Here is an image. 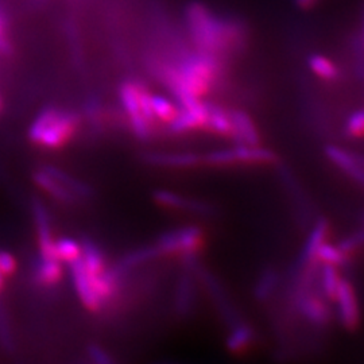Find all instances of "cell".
Returning a JSON list of instances; mask_svg holds the SVG:
<instances>
[{"mask_svg": "<svg viewBox=\"0 0 364 364\" xmlns=\"http://www.w3.org/2000/svg\"><path fill=\"white\" fill-rule=\"evenodd\" d=\"M81 126V117L57 107L43 108L28 127V141L46 150H61L70 144Z\"/></svg>", "mask_w": 364, "mask_h": 364, "instance_id": "obj_1", "label": "cell"}, {"mask_svg": "<svg viewBox=\"0 0 364 364\" xmlns=\"http://www.w3.org/2000/svg\"><path fill=\"white\" fill-rule=\"evenodd\" d=\"M186 19L200 52L216 55L218 53L227 50L236 41L234 28L216 19L208 9L200 3H193L188 7Z\"/></svg>", "mask_w": 364, "mask_h": 364, "instance_id": "obj_2", "label": "cell"}, {"mask_svg": "<svg viewBox=\"0 0 364 364\" xmlns=\"http://www.w3.org/2000/svg\"><path fill=\"white\" fill-rule=\"evenodd\" d=\"M205 236L200 227L188 225L169 231L158 237L154 247L159 257H181L182 259L197 257L204 247Z\"/></svg>", "mask_w": 364, "mask_h": 364, "instance_id": "obj_3", "label": "cell"}, {"mask_svg": "<svg viewBox=\"0 0 364 364\" xmlns=\"http://www.w3.org/2000/svg\"><path fill=\"white\" fill-rule=\"evenodd\" d=\"M141 82L126 81L119 90L120 103L129 120L131 131L138 139H149L154 129L147 123L141 105Z\"/></svg>", "mask_w": 364, "mask_h": 364, "instance_id": "obj_4", "label": "cell"}, {"mask_svg": "<svg viewBox=\"0 0 364 364\" xmlns=\"http://www.w3.org/2000/svg\"><path fill=\"white\" fill-rule=\"evenodd\" d=\"M338 306V320L347 331H356L360 326L362 312L355 287L348 279L341 278L335 297Z\"/></svg>", "mask_w": 364, "mask_h": 364, "instance_id": "obj_5", "label": "cell"}, {"mask_svg": "<svg viewBox=\"0 0 364 364\" xmlns=\"http://www.w3.org/2000/svg\"><path fill=\"white\" fill-rule=\"evenodd\" d=\"M72 282L76 290L80 302L82 306L91 313L102 312L105 309V304L99 297L96 289L93 287L91 275L85 269L82 260L78 259L69 264Z\"/></svg>", "mask_w": 364, "mask_h": 364, "instance_id": "obj_6", "label": "cell"}, {"mask_svg": "<svg viewBox=\"0 0 364 364\" xmlns=\"http://www.w3.org/2000/svg\"><path fill=\"white\" fill-rule=\"evenodd\" d=\"M209 105L203 99L196 100L193 103L181 105L177 117H174L168 127L173 134H186L191 131L205 130L208 119Z\"/></svg>", "mask_w": 364, "mask_h": 364, "instance_id": "obj_7", "label": "cell"}, {"mask_svg": "<svg viewBox=\"0 0 364 364\" xmlns=\"http://www.w3.org/2000/svg\"><path fill=\"white\" fill-rule=\"evenodd\" d=\"M33 218H34L36 231H37L39 258L55 259L54 257L55 237L53 234L50 213L46 208V205L38 198L33 200Z\"/></svg>", "mask_w": 364, "mask_h": 364, "instance_id": "obj_8", "label": "cell"}, {"mask_svg": "<svg viewBox=\"0 0 364 364\" xmlns=\"http://www.w3.org/2000/svg\"><path fill=\"white\" fill-rule=\"evenodd\" d=\"M33 181L38 186L42 192L50 196L53 200L63 204H76L80 203L77 197L73 195L65 185L57 180L49 170L45 168L36 170L33 173Z\"/></svg>", "mask_w": 364, "mask_h": 364, "instance_id": "obj_9", "label": "cell"}, {"mask_svg": "<svg viewBox=\"0 0 364 364\" xmlns=\"http://www.w3.org/2000/svg\"><path fill=\"white\" fill-rule=\"evenodd\" d=\"M153 198L156 205L171 210H186V212H195L198 215H205L210 212V205L207 203H201L198 200L186 198L183 196L178 195L176 192L166 191V189H158L153 193Z\"/></svg>", "mask_w": 364, "mask_h": 364, "instance_id": "obj_10", "label": "cell"}, {"mask_svg": "<svg viewBox=\"0 0 364 364\" xmlns=\"http://www.w3.org/2000/svg\"><path fill=\"white\" fill-rule=\"evenodd\" d=\"M144 159L149 165L171 169L195 168L201 164V156L193 153H147Z\"/></svg>", "mask_w": 364, "mask_h": 364, "instance_id": "obj_11", "label": "cell"}, {"mask_svg": "<svg viewBox=\"0 0 364 364\" xmlns=\"http://www.w3.org/2000/svg\"><path fill=\"white\" fill-rule=\"evenodd\" d=\"M232 126H234V138L237 144L255 146L260 144L259 131L257 129L255 122L248 115L246 111L234 109L230 111Z\"/></svg>", "mask_w": 364, "mask_h": 364, "instance_id": "obj_12", "label": "cell"}, {"mask_svg": "<svg viewBox=\"0 0 364 364\" xmlns=\"http://www.w3.org/2000/svg\"><path fill=\"white\" fill-rule=\"evenodd\" d=\"M33 277L39 287L49 289L57 287L64 277V263L50 258H39Z\"/></svg>", "mask_w": 364, "mask_h": 364, "instance_id": "obj_13", "label": "cell"}, {"mask_svg": "<svg viewBox=\"0 0 364 364\" xmlns=\"http://www.w3.org/2000/svg\"><path fill=\"white\" fill-rule=\"evenodd\" d=\"M236 164L246 165H270L277 161L275 153L262 147L260 144L248 146V144H237L234 149Z\"/></svg>", "mask_w": 364, "mask_h": 364, "instance_id": "obj_14", "label": "cell"}, {"mask_svg": "<svg viewBox=\"0 0 364 364\" xmlns=\"http://www.w3.org/2000/svg\"><path fill=\"white\" fill-rule=\"evenodd\" d=\"M205 130L220 138H234V126L231 114L219 105H209L208 119Z\"/></svg>", "mask_w": 364, "mask_h": 364, "instance_id": "obj_15", "label": "cell"}, {"mask_svg": "<svg viewBox=\"0 0 364 364\" xmlns=\"http://www.w3.org/2000/svg\"><path fill=\"white\" fill-rule=\"evenodd\" d=\"M299 311L314 326H326L329 321V309L326 302L316 296H304L299 299Z\"/></svg>", "mask_w": 364, "mask_h": 364, "instance_id": "obj_16", "label": "cell"}, {"mask_svg": "<svg viewBox=\"0 0 364 364\" xmlns=\"http://www.w3.org/2000/svg\"><path fill=\"white\" fill-rule=\"evenodd\" d=\"M196 290L193 279L189 274H183L176 289L174 308L180 316H186L195 305Z\"/></svg>", "mask_w": 364, "mask_h": 364, "instance_id": "obj_17", "label": "cell"}, {"mask_svg": "<svg viewBox=\"0 0 364 364\" xmlns=\"http://www.w3.org/2000/svg\"><path fill=\"white\" fill-rule=\"evenodd\" d=\"M329 232V225L324 219L317 221V224L313 227L311 234L308 236V240L305 243L304 247V260L306 262V264H313L316 263V255L318 248L321 247V245L326 242V236Z\"/></svg>", "mask_w": 364, "mask_h": 364, "instance_id": "obj_18", "label": "cell"}, {"mask_svg": "<svg viewBox=\"0 0 364 364\" xmlns=\"http://www.w3.org/2000/svg\"><path fill=\"white\" fill-rule=\"evenodd\" d=\"M150 103H151V109L156 122L164 124H169L170 122L177 117L180 109V107L176 102L170 100L169 97L164 95L151 93Z\"/></svg>", "mask_w": 364, "mask_h": 364, "instance_id": "obj_19", "label": "cell"}, {"mask_svg": "<svg viewBox=\"0 0 364 364\" xmlns=\"http://www.w3.org/2000/svg\"><path fill=\"white\" fill-rule=\"evenodd\" d=\"M254 341V331L245 324H237L232 328L225 340V347L231 353L246 351Z\"/></svg>", "mask_w": 364, "mask_h": 364, "instance_id": "obj_20", "label": "cell"}, {"mask_svg": "<svg viewBox=\"0 0 364 364\" xmlns=\"http://www.w3.org/2000/svg\"><path fill=\"white\" fill-rule=\"evenodd\" d=\"M81 255H82V247L77 240L72 237L55 239V243H54L55 259L60 260L61 263L70 264L76 260L81 259Z\"/></svg>", "mask_w": 364, "mask_h": 364, "instance_id": "obj_21", "label": "cell"}, {"mask_svg": "<svg viewBox=\"0 0 364 364\" xmlns=\"http://www.w3.org/2000/svg\"><path fill=\"white\" fill-rule=\"evenodd\" d=\"M326 154L329 158V161L336 168H338L341 171H344L348 177L360 165L355 154H352V153L344 150V149H340L338 146H328Z\"/></svg>", "mask_w": 364, "mask_h": 364, "instance_id": "obj_22", "label": "cell"}, {"mask_svg": "<svg viewBox=\"0 0 364 364\" xmlns=\"http://www.w3.org/2000/svg\"><path fill=\"white\" fill-rule=\"evenodd\" d=\"M308 65L314 76L326 81H332L338 76V69L336 64L321 54H313L308 60Z\"/></svg>", "mask_w": 364, "mask_h": 364, "instance_id": "obj_23", "label": "cell"}, {"mask_svg": "<svg viewBox=\"0 0 364 364\" xmlns=\"http://www.w3.org/2000/svg\"><path fill=\"white\" fill-rule=\"evenodd\" d=\"M340 281H341V277L338 273V267L332 264H323L321 287H323L324 294L331 301H335Z\"/></svg>", "mask_w": 364, "mask_h": 364, "instance_id": "obj_24", "label": "cell"}, {"mask_svg": "<svg viewBox=\"0 0 364 364\" xmlns=\"http://www.w3.org/2000/svg\"><path fill=\"white\" fill-rule=\"evenodd\" d=\"M347 257L344 255V252L338 248V245L333 243H328L324 242L321 245V247L318 248L316 260L321 262L323 264H332V266H343L347 262Z\"/></svg>", "mask_w": 364, "mask_h": 364, "instance_id": "obj_25", "label": "cell"}, {"mask_svg": "<svg viewBox=\"0 0 364 364\" xmlns=\"http://www.w3.org/2000/svg\"><path fill=\"white\" fill-rule=\"evenodd\" d=\"M278 285V275L273 269L264 270L255 285V297L259 301H266L273 296Z\"/></svg>", "mask_w": 364, "mask_h": 364, "instance_id": "obj_26", "label": "cell"}, {"mask_svg": "<svg viewBox=\"0 0 364 364\" xmlns=\"http://www.w3.org/2000/svg\"><path fill=\"white\" fill-rule=\"evenodd\" d=\"M0 347L6 352H13L15 348L11 323L3 304H0Z\"/></svg>", "mask_w": 364, "mask_h": 364, "instance_id": "obj_27", "label": "cell"}, {"mask_svg": "<svg viewBox=\"0 0 364 364\" xmlns=\"http://www.w3.org/2000/svg\"><path fill=\"white\" fill-rule=\"evenodd\" d=\"M201 162H205L207 165L210 166H231L236 164V158H235L234 149H224V150H215L210 151L204 158H201Z\"/></svg>", "mask_w": 364, "mask_h": 364, "instance_id": "obj_28", "label": "cell"}, {"mask_svg": "<svg viewBox=\"0 0 364 364\" xmlns=\"http://www.w3.org/2000/svg\"><path fill=\"white\" fill-rule=\"evenodd\" d=\"M344 132L350 139H363L364 109H358L348 117L344 126Z\"/></svg>", "mask_w": 364, "mask_h": 364, "instance_id": "obj_29", "label": "cell"}, {"mask_svg": "<svg viewBox=\"0 0 364 364\" xmlns=\"http://www.w3.org/2000/svg\"><path fill=\"white\" fill-rule=\"evenodd\" d=\"M18 270V262L11 252L0 250V273L6 278L13 277Z\"/></svg>", "mask_w": 364, "mask_h": 364, "instance_id": "obj_30", "label": "cell"}, {"mask_svg": "<svg viewBox=\"0 0 364 364\" xmlns=\"http://www.w3.org/2000/svg\"><path fill=\"white\" fill-rule=\"evenodd\" d=\"M87 355H88L92 363L111 364L114 362L109 352L105 351V348L99 344H91L87 348Z\"/></svg>", "mask_w": 364, "mask_h": 364, "instance_id": "obj_31", "label": "cell"}, {"mask_svg": "<svg viewBox=\"0 0 364 364\" xmlns=\"http://www.w3.org/2000/svg\"><path fill=\"white\" fill-rule=\"evenodd\" d=\"M316 1L317 0H296V3L299 4L301 9H311Z\"/></svg>", "mask_w": 364, "mask_h": 364, "instance_id": "obj_32", "label": "cell"}, {"mask_svg": "<svg viewBox=\"0 0 364 364\" xmlns=\"http://www.w3.org/2000/svg\"><path fill=\"white\" fill-rule=\"evenodd\" d=\"M6 277L3 275V274L0 273V293L4 290V287H6Z\"/></svg>", "mask_w": 364, "mask_h": 364, "instance_id": "obj_33", "label": "cell"}, {"mask_svg": "<svg viewBox=\"0 0 364 364\" xmlns=\"http://www.w3.org/2000/svg\"><path fill=\"white\" fill-rule=\"evenodd\" d=\"M3 30H4V19L0 15V38H3Z\"/></svg>", "mask_w": 364, "mask_h": 364, "instance_id": "obj_34", "label": "cell"}, {"mask_svg": "<svg viewBox=\"0 0 364 364\" xmlns=\"http://www.w3.org/2000/svg\"><path fill=\"white\" fill-rule=\"evenodd\" d=\"M3 107H4V105H3V97H1V95H0V114H1V111H3Z\"/></svg>", "mask_w": 364, "mask_h": 364, "instance_id": "obj_35", "label": "cell"}, {"mask_svg": "<svg viewBox=\"0 0 364 364\" xmlns=\"http://www.w3.org/2000/svg\"><path fill=\"white\" fill-rule=\"evenodd\" d=\"M363 39H364V26H363Z\"/></svg>", "mask_w": 364, "mask_h": 364, "instance_id": "obj_36", "label": "cell"}]
</instances>
